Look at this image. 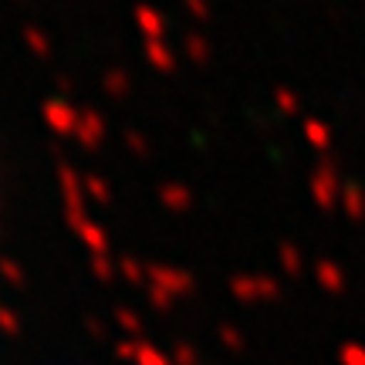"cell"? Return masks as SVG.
Wrapping results in <instances>:
<instances>
[]
</instances>
